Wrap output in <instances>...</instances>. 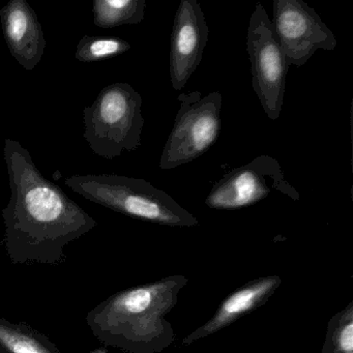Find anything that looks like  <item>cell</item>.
Here are the masks:
<instances>
[{"mask_svg":"<svg viewBox=\"0 0 353 353\" xmlns=\"http://www.w3.org/2000/svg\"><path fill=\"white\" fill-rule=\"evenodd\" d=\"M3 36L12 57L32 71L42 61L46 40L38 16L26 0H11L0 10Z\"/></svg>","mask_w":353,"mask_h":353,"instance_id":"30bf717a","label":"cell"},{"mask_svg":"<svg viewBox=\"0 0 353 353\" xmlns=\"http://www.w3.org/2000/svg\"><path fill=\"white\" fill-rule=\"evenodd\" d=\"M0 353H61L44 334L21 322L0 317Z\"/></svg>","mask_w":353,"mask_h":353,"instance_id":"7c38bea8","label":"cell"},{"mask_svg":"<svg viewBox=\"0 0 353 353\" xmlns=\"http://www.w3.org/2000/svg\"><path fill=\"white\" fill-rule=\"evenodd\" d=\"M84 138L101 158H119L141 146L145 121L142 97L129 83L117 82L103 88L92 106L84 107Z\"/></svg>","mask_w":353,"mask_h":353,"instance_id":"277c9868","label":"cell"},{"mask_svg":"<svg viewBox=\"0 0 353 353\" xmlns=\"http://www.w3.org/2000/svg\"><path fill=\"white\" fill-rule=\"evenodd\" d=\"M272 24L289 67H303L316 51L334 50L338 45L332 30L303 0H274Z\"/></svg>","mask_w":353,"mask_h":353,"instance_id":"ba28073f","label":"cell"},{"mask_svg":"<svg viewBox=\"0 0 353 353\" xmlns=\"http://www.w3.org/2000/svg\"><path fill=\"white\" fill-rule=\"evenodd\" d=\"M210 28L197 0H181L175 14L171 38V85L181 92L203 59Z\"/></svg>","mask_w":353,"mask_h":353,"instance_id":"9c48e42d","label":"cell"},{"mask_svg":"<svg viewBox=\"0 0 353 353\" xmlns=\"http://www.w3.org/2000/svg\"><path fill=\"white\" fill-rule=\"evenodd\" d=\"M248 54L251 61L252 84L265 114L280 117L286 90L289 65L263 6L256 3L248 26Z\"/></svg>","mask_w":353,"mask_h":353,"instance_id":"8992f818","label":"cell"},{"mask_svg":"<svg viewBox=\"0 0 353 353\" xmlns=\"http://www.w3.org/2000/svg\"><path fill=\"white\" fill-rule=\"evenodd\" d=\"M145 0H94V23L104 30L138 26L145 18Z\"/></svg>","mask_w":353,"mask_h":353,"instance_id":"4fadbf2b","label":"cell"},{"mask_svg":"<svg viewBox=\"0 0 353 353\" xmlns=\"http://www.w3.org/2000/svg\"><path fill=\"white\" fill-rule=\"evenodd\" d=\"M88 353H108V349L106 347H99V348L94 349Z\"/></svg>","mask_w":353,"mask_h":353,"instance_id":"2e32d148","label":"cell"},{"mask_svg":"<svg viewBox=\"0 0 353 353\" xmlns=\"http://www.w3.org/2000/svg\"><path fill=\"white\" fill-rule=\"evenodd\" d=\"M272 192L293 201L301 198L296 189L285 179L280 163L264 154L225 174L210 190L205 204L212 210H241L265 199Z\"/></svg>","mask_w":353,"mask_h":353,"instance_id":"52a82bcc","label":"cell"},{"mask_svg":"<svg viewBox=\"0 0 353 353\" xmlns=\"http://www.w3.org/2000/svg\"><path fill=\"white\" fill-rule=\"evenodd\" d=\"M282 284L279 276H268L250 281L229 294L216 309V313L203 325L188 334L183 345L188 346L200 339L208 338L228 327L247 314L268 303Z\"/></svg>","mask_w":353,"mask_h":353,"instance_id":"8fae6325","label":"cell"},{"mask_svg":"<svg viewBox=\"0 0 353 353\" xmlns=\"http://www.w3.org/2000/svg\"><path fill=\"white\" fill-rule=\"evenodd\" d=\"M177 100L181 106L161 156L163 170L177 168L203 156L221 133L220 92H212L205 97L200 92H183Z\"/></svg>","mask_w":353,"mask_h":353,"instance_id":"5b68a950","label":"cell"},{"mask_svg":"<svg viewBox=\"0 0 353 353\" xmlns=\"http://www.w3.org/2000/svg\"><path fill=\"white\" fill-rule=\"evenodd\" d=\"M189 279L183 274L119 291L86 316L94 336L128 353H160L174 343L166 316L179 303Z\"/></svg>","mask_w":353,"mask_h":353,"instance_id":"7a4b0ae2","label":"cell"},{"mask_svg":"<svg viewBox=\"0 0 353 353\" xmlns=\"http://www.w3.org/2000/svg\"><path fill=\"white\" fill-rule=\"evenodd\" d=\"M321 353H353V301L330 318Z\"/></svg>","mask_w":353,"mask_h":353,"instance_id":"9a60e30c","label":"cell"},{"mask_svg":"<svg viewBox=\"0 0 353 353\" xmlns=\"http://www.w3.org/2000/svg\"><path fill=\"white\" fill-rule=\"evenodd\" d=\"M65 185L90 201L131 218L177 228L199 226L191 212L144 179L119 174L72 175L65 179Z\"/></svg>","mask_w":353,"mask_h":353,"instance_id":"3957f363","label":"cell"},{"mask_svg":"<svg viewBox=\"0 0 353 353\" xmlns=\"http://www.w3.org/2000/svg\"><path fill=\"white\" fill-rule=\"evenodd\" d=\"M11 198L3 210L5 245L14 264L63 263V249L98 223L46 179L19 141L5 140Z\"/></svg>","mask_w":353,"mask_h":353,"instance_id":"6da1fadb","label":"cell"},{"mask_svg":"<svg viewBox=\"0 0 353 353\" xmlns=\"http://www.w3.org/2000/svg\"><path fill=\"white\" fill-rule=\"evenodd\" d=\"M128 41L117 37L84 36L76 46L75 57L80 63H98L131 50Z\"/></svg>","mask_w":353,"mask_h":353,"instance_id":"5bb4252c","label":"cell"}]
</instances>
